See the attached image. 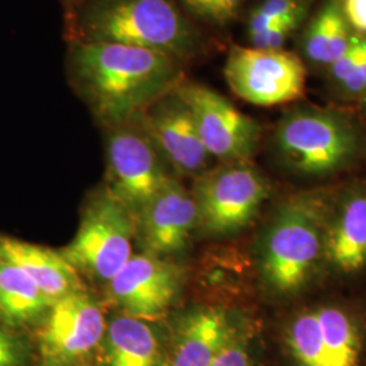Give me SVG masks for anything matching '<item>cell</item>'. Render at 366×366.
Instances as JSON below:
<instances>
[{
    "instance_id": "13",
    "label": "cell",
    "mask_w": 366,
    "mask_h": 366,
    "mask_svg": "<svg viewBox=\"0 0 366 366\" xmlns=\"http://www.w3.org/2000/svg\"><path fill=\"white\" fill-rule=\"evenodd\" d=\"M182 269L169 259L140 252L109 282V295L118 308L136 319L155 320L169 311L182 287Z\"/></svg>"
},
{
    "instance_id": "29",
    "label": "cell",
    "mask_w": 366,
    "mask_h": 366,
    "mask_svg": "<svg viewBox=\"0 0 366 366\" xmlns=\"http://www.w3.org/2000/svg\"><path fill=\"white\" fill-rule=\"evenodd\" d=\"M358 105V110H360V113H361V116L365 118L366 119V95L357 104Z\"/></svg>"
},
{
    "instance_id": "5",
    "label": "cell",
    "mask_w": 366,
    "mask_h": 366,
    "mask_svg": "<svg viewBox=\"0 0 366 366\" xmlns=\"http://www.w3.org/2000/svg\"><path fill=\"white\" fill-rule=\"evenodd\" d=\"M288 366H366V319L345 301L293 307L277 326Z\"/></svg>"
},
{
    "instance_id": "4",
    "label": "cell",
    "mask_w": 366,
    "mask_h": 366,
    "mask_svg": "<svg viewBox=\"0 0 366 366\" xmlns=\"http://www.w3.org/2000/svg\"><path fill=\"white\" fill-rule=\"evenodd\" d=\"M79 41L110 42L164 53L179 63L196 56L197 30L174 0H86Z\"/></svg>"
},
{
    "instance_id": "12",
    "label": "cell",
    "mask_w": 366,
    "mask_h": 366,
    "mask_svg": "<svg viewBox=\"0 0 366 366\" xmlns=\"http://www.w3.org/2000/svg\"><path fill=\"white\" fill-rule=\"evenodd\" d=\"M366 275V179L331 187L325 235L323 280Z\"/></svg>"
},
{
    "instance_id": "11",
    "label": "cell",
    "mask_w": 366,
    "mask_h": 366,
    "mask_svg": "<svg viewBox=\"0 0 366 366\" xmlns=\"http://www.w3.org/2000/svg\"><path fill=\"white\" fill-rule=\"evenodd\" d=\"M105 312L80 289L54 301L39 328V353L45 366H76L98 350L105 337Z\"/></svg>"
},
{
    "instance_id": "21",
    "label": "cell",
    "mask_w": 366,
    "mask_h": 366,
    "mask_svg": "<svg viewBox=\"0 0 366 366\" xmlns=\"http://www.w3.org/2000/svg\"><path fill=\"white\" fill-rule=\"evenodd\" d=\"M258 350L259 326L249 319V323L222 347L208 366H257Z\"/></svg>"
},
{
    "instance_id": "26",
    "label": "cell",
    "mask_w": 366,
    "mask_h": 366,
    "mask_svg": "<svg viewBox=\"0 0 366 366\" xmlns=\"http://www.w3.org/2000/svg\"><path fill=\"white\" fill-rule=\"evenodd\" d=\"M244 0H208L204 18L225 25L234 21L242 9Z\"/></svg>"
},
{
    "instance_id": "28",
    "label": "cell",
    "mask_w": 366,
    "mask_h": 366,
    "mask_svg": "<svg viewBox=\"0 0 366 366\" xmlns=\"http://www.w3.org/2000/svg\"><path fill=\"white\" fill-rule=\"evenodd\" d=\"M183 4L198 16H204L208 0H182Z\"/></svg>"
},
{
    "instance_id": "23",
    "label": "cell",
    "mask_w": 366,
    "mask_h": 366,
    "mask_svg": "<svg viewBox=\"0 0 366 366\" xmlns=\"http://www.w3.org/2000/svg\"><path fill=\"white\" fill-rule=\"evenodd\" d=\"M307 14L308 13L290 15L288 18L277 22L273 26L267 27L266 30L251 34L249 36L251 46L257 49H264V51L282 49L285 41L297 27L300 26L301 22L307 18Z\"/></svg>"
},
{
    "instance_id": "15",
    "label": "cell",
    "mask_w": 366,
    "mask_h": 366,
    "mask_svg": "<svg viewBox=\"0 0 366 366\" xmlns=\"http://www.w3.org/2000/svg\"><path fill=\"white\" fill-rule=\"evenodd\" d=\"M136 240L147 254L169 259L187 249L197 232L193 196L172 178L134 216Z\"/></svg>"
},
{
    "instance_id": "8",
    "label": "cell",
    "mask_w": 366,
    "mask_h": 366,
    "mask_svg": "<svg viewBox=\"0 0 366 366\" xmlns=\"http://www.w3.org/2000/svg\"><path fill=\"white\" fill-rule=\"evenodd\" d=\"M307 75L300 57L284 49L232 46L224 66V78L231 92L251 105L263 107L301 99Z\"/></svg>"
},
{
    "instance_id": "9",
    "label": "cell",
    "mask_w": 366,
    "mask_h": 366,
    "mask_svg": "<svg viewBox=\"0 0 366 366\" xmlns=\"http://www.w3.org/2000/svg\"><path fill=\"white\" fill-rule=\"evenodd\" d=\"M164 163L140 122L114 125L107 139V190L134 217L174 178Z\"/></svg>"
},
{
    "instance_id": "6",
    "label": "cell",
    "mask_w": 366,
    "mask_h": 366,
    "mask_svg": "<svg viewBox=\"0 0 366 366\" xmlns=\"http://www.w3.org/2000/svg\"><path fill=\"white\" fill-rule=\"evenodd\" d=\"M272 183L251 160L225 162L196 177L190 192L197 232L208 237L237 235L254 222L272 196Z\"/></svg>"
},
{
    "instance_id": "24",
    "label": "cell",
    "mask_w": 366,
    "mask_h": 366,
    "mask_svg": "<svg viewBox=\"0 0 366 366\" xmlns=\"http://www.w3.org/2000/svg\"><path fill=\"white\" fill-rule=\"evenodd\" d=\"M27 361V347L14 328L0 323V366H24Z\"/></svg>"
},
{
    "instance_id": "7",
    "label": "cell",
    "mask_w": 366,
    "mask_h": 366,
    "mask_svg": "<svg viewBox=\"0 0 366 366\" xmlns=\"http://www.w3.org/2000/svg\"><path fill=\"white\" fill-rule=\"evenodd\" d=\"M133 240V214L105 189L86 207L76 234L60 252L79 275L107 284L134 254Z\"/></svg>"
},
{
    "instance_id": "3",
    "label": "cell",
    "mask_w": 366,
    "mask_h": 366,
    "mask_svg": "<svg viewBox=\"0 0 366 366\" xmlns=\"http://www.w3.org/2000/svg\"><path fill=\"white\" fill-rule=\"evenodd\" d=\"M277 166L301 182L325 183L355 170L366 157V132L345 112L296 106L278 119L272 136Z\"/></svg>"
},
{
    "instance_id": "2",
    "label": "cell",
    "mask_w": 366,
    "mask_h": 366,
    "mask_svg": "<svg viewBox=\"0 0 366 366\" xmlns=\"http://www.w3.org/2000/svg\"><path fill=\"white\" fill-rule=\"evenodd\" d=\"M181 63L164 53L110 42L76 41L69 76L101 117L118 125L136 117L183 80Z\"/></svg>"
},
{
    "instance_id": "19",
    "label": "cell",
    "mask_w": 366,
    "mask_h": 366,
    "mask_svg": "<svg viewBox=\"0 0 366 366\" xmlns=\"http://www.w3.org/2000/svg\"><path fill=\"white\" fill-rule=\"evenodd\" d=\"M52 304L22 269L0 258V323L10 328L39 323Z\"/></svg>"
},
{
    "instance_id": "16",
    "label": "cell",
    "mask_w": 366,
    "mask_h": 366,
    "mask_svg": "<svg viewBox=\"0 0 366 366\" xmlns=\"http://www.w3.org/2000/svg\"><path fill=\"white\" fill-rule=\"evenodd\" d=\"M249 320L240 310L222 304H202L186 311L174 327L169 366L209 365Z\"/></svg>"
},
{
    "instance_id": "10",
    "label": "cell",
    "mask_w": 366,
    "mask_h": 366,
    "mask_svg": "<svg viewBox=\"0 0 366 366\" xmlns=\"http://www.w3.org/2000/svg\"><path fill=\"white\" fill-rule=\"evenodd\" d=\"M175 92L187 105L199 139L220 163L251 160L261 143V125L209 87L182 80Z\"/></svg>"
},
{
    "instance_id": "1",
    "label": "cell",
    "mask_w": 366,
    "mask_h": 366,
    "mask_svg": "<svg viewBox=\"0 0 366 366\" xmlns=\"http://www.w3.org/2000/svg\"><path fill=\"white\" fill-rule=\"evenodd\" d=\"M331 187L302 189L282 199L254 246V272L263 293L292 304L323 281Z\"/></svg>"
},
{
    "instance_id": "14",
    "label": "cell",
    "mask_w": 366,
    "mask_h": 366,
    "mask_svg": "<svg viewBox=\"0 0 366 366\" xmlns=\"http://www.w3.org/2000/svg\"><path fill=\"white\" fill-rule=\"evenodd\" d=\"M136 117L160 155L178 174L198 177L212 157L202 144L187 105L175 92L159 97Z\"/></svg>"
},
{
    "instance_id": "20",
    "label": "cell",
    "mask_w": 366,
    "mask_h": 366,
    "mask_svg": "<svg viewBox=\"0 0 366 366\" xmlns=\"http://www.w3.org/2000/svg\"><path fill=\"white\" fill-rule=\"evenodd\" d=\"M353 34L340 0H326L304 30L301 39L304 57L314 66L328 68L346 51Z\"/></svg>"
},
{
    "instance_id": "18",
    "label": "cell",
    "mask_w": 366,
    "mask_h": 366,
    "mask_svg": "<svg viewBox=\"0 0 366 366\" xmlns=\"http://www.w3.org/2000/svg\"><path fill=\"white\" fill-rule=\"evenodd\" d=\"M98 352L101 366H166L155 330L148 322L128 315L107 322Z\"/></svg>"
},
{
    "instance_id": "22",
    "label": "cell",
    "mask_w": 366,
    "mask_h": 366,
    "mask_svg": "<svg viewBox=\"0 0 366 366\" xmlns=\"http://www.w3.org/2000/svg\"><path fill=\"white\" fill-rule=\"evenodd\" d=\"M312 0H264L249 18V36L266 30L295 14L308 13Z\"/></svg>"
},
{
    "instance_id": "27",
    "label": "cell",
    "mask_w": 366,
    "mask_h": 366,
    "mask_svg": "<svg viewBox=\"0 0 366 366\" xmlns=\"http://www.w3.org/2000/svg\"><path fill=\"white\" fill-rule=\"evenodd\" d=\"M340 6L354 33L366 36V0H340Z\"/></svg>"
},
{
    "instance_id": "25",
    "label": "cell",
    "mask_w": 366,
    "mask_h": 366,
    "mask_svg": "<svg viewBox=\"0 0 366 366\" xmlns=\"http://www.w3.org/2000/svg\"><path fill=\"white\" fill-rule=\"evenodd\" d=\"M342 101L360 102L366 95V52L350 75L334 90Z\"/></svg>"
},
{
    "instance_id": "17",
    "label": "cell",
    "mask_w": 366,
    "mask_h": 366,
    "mask_svg": "<svg viewBox=\"0 0 366 366\" xmlns=\"http://www.w3.org/2000/svg\"><path fill=\"white\" fill-rule=\"evenodd\" d=\"M0 258L22 269L52 302L83 289L78 272L60 251L1 236Z\"/></svg>"
}]
</instances>
